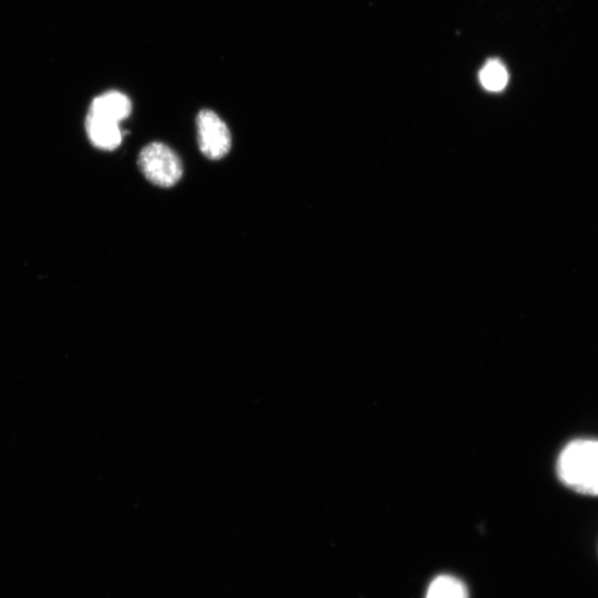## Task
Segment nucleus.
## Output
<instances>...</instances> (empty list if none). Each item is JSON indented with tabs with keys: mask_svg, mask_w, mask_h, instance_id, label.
<instances>
[{
	"mask_svg": "<svg viewBox=\"0 0 598 598\" xmlns=\"http://www.w3.org/2000/svg\"><path fill=\"white\" fill-rule=\"evenodd\" d=\"M138 164L146 179L161 187L174 186L183 175L181 159L161 143L145 147L139 155Z\"/></svg>",
	"mask_w": 598,
	"mask_h": 598,
	"instance_id": "nucleus-2",
	"label": "nucleus"
},
{
	"mask_svg": "<svg viewBox=\"0 0 598 598\" xmlns=\"http://www.w3.org/2000/svg\"><path fill=\"white\" fill-rule=\"evenodd\" d=\"M87 131L94 146L102 150H114L122 143L119 123L88 115Z\"/></svg>",
	"mask_w": 598,
	"mask_h": 598,
	"instance_id": "nucleus-5",
	"label": "nucleus"
},
{
	"mask_svg": "<svg viewBox=\"0 0 598 598\" xmlns=\"http://www.w3.org/2000/svg\"><path fill=\"white\" fill-rule=\"evenodd\" d=\"M483 87L492 93L502 91L509 83L505 65L499 59H489L479 74Z\"/></svg>",
	"mask_w": 598,
	"mask_h": 598,
	"instance_id": "nucleus-7",
	"label": "nucleus"
},
{
	"mask_svg": "<svg viewBox=\"0 0 598 598\" xmlns=\"http://www.w3.org/2000/svg\"><path fill=\"white\" fill-rule=\"evenodd\" d=\"M426 598H469V590L461 579L441 575L432 581Z\"/></svg>",
	"mask_w": 598,
	"mask_h": 598,
	"instance_id": "nucleus-6",
	"label": "nucleus"
},
{
	"mask_svg": "<svg viewBox=\"0 0 598 598\" xmlns=\"http://www.w3.org/2000/svg\"><path fill=\"white\" fill-rule=\"evenodd\" d=\"M560 480L585 496H598V440L579 439L570 442L558 460Z\"/></svg>",
	"mask_w": 598,
	"mask_h": 598,
	"instance_id": "nucleus-1",
	"label": "nucleus"
},
{
	"mask_svg": "<svg viewBox=\"0 0 598 598\" xmlns=\"http://www.w3.org/2000/svg\"><path fill=\"white\" fill-rule=\"evenodd\" d=\"M131 111L132 103L125 95L110 91L94 100L89 114L119 123L126 119Z\"/></svg>",
	"mask_w": 598,
	"mask_h": 598,
	"instance_id": "nucleus-4",
	"label": "nucleus"
},
{
	"mask_svg": "<svg viewBox=\"0 0 598 598\" xmlns=\"http://www.w3.org/2000/svg\"><path fill=\"white\" fill-rule=\"evenodd\" d=\"M199 150L210 160H221L232 148L231 132L212 110H203L196 119Z\"/></svg>",
	"mask_w": 598,
	"mask_h": 598,
	"instance_id": "nucleus-3",
	"label": "nucleus"
}]
</instances>
